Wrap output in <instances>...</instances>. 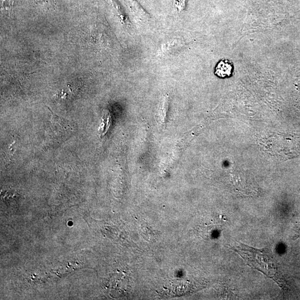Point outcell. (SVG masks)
<instances>
[{
  "instance_id": "cell-2",
  "label": "cell",
  "mask_w": 300,
  "mask_h": 300,
  "mask_svg": "<svg viewBox=\"0 0 300 300\" xmlns=\"http://www.w3.org/2000/svg\"><path fill=\"white\" fill-rule=\"evenodd\" d=\"M268 142L275 144L270 145V152L282 158L284 160L300 158V136L296 134H275L270 138Z\"/></svg>"
},
{
  "instance_id": "cell-3",
  "label": "cell",
  "mask_w": 300,
  "mask_h": 300,
  "mask_svg": "<svg viewBox=\"0 0 300 300\" xmlns=\"http://www.w3.org/2000/svg\"><path fill=\"white\" fill-rule=\"evenodd\" d=\"M234 66L232 63L229 61L223 60L219 62L215 68V75L220 78L224 79L230 77L233 74Z\"/></svg>"
},
{
  "instance_id": "cell-1",
  "label": "cell",
  "mask_w": 300,
  "mask_h": 300,
  "mask_svg": "<svg viewBox=\"0 0 300 300\" xmlns=\"http://www.w3.org/2000/svg\"><path fill=\"white\" fill-rule=\"evenodd\" d=\"M251 267L259 271L266 277L272 279L283 288L282 281L272 252L268 249H257L240 243L232 248Z\"/></svg>"
}]
</instances>
